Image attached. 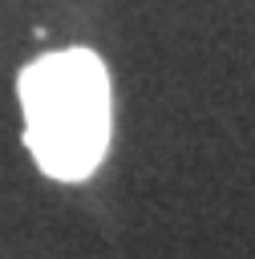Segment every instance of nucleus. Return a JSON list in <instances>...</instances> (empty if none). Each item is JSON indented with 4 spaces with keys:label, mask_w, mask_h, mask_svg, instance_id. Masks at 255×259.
<instances>
[{
    "label": "nucleus",
    "mask_w": 255,
    "mask_h": 259,
    "mask_svg": "<svg viewBox=\"0 0 255 259\" xmlns=\"http://www.w3.org/2000/svg\"><path fill=\"white\" fill-rule=\"evenodd\" d=\"M24 142L57 182L89 178L109 150V73L89 49H61L20 73Z\"/></svg>",
    "instance_id": "obj_1"
}]
</instances>
